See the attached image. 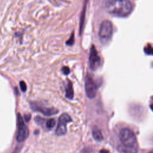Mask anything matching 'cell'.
I'll list each match as a JSON object with an SVG mask.
<instances>
[{
  "instance_id": "5b68a950",
  "label": "cell",
  "mask_w": 153,
  "mask_h": 153,
  "mask_svg": "<svg viewBox=\"0 0 153 153\" xmlns=\"http://www.w3.org/2000/svg\"><path fill=\"white\" fill-rule=\"evenodd\" d=\"M30 108L33 111L41 112L42 114L45 116L54 115L59 112V111L55 108L47 107L41 103L37 102L30 103Z\"/></svg>"
},
{
  "instance_id": "7402d4cb",
  "label": "cell",
  "mask_w": 153,
  "mask_h": 153,
  "mask_svg": "<svg viewBox=\"0 0 153 153\" xmlns=\"http://www.w3.org/2000/svg\"><path fill=\"white\" fill-rule=\"evenodd\" d=\"M85 2H87V1H88V0H85Z\"/></svg>"
},
{
  "instance_id": "277c9868",
  "label": "cell",
  "mask_w": 153,
  "mask_h": 153,
  "mask_svg": "<svg viewBox=\"0 0 153 153\" xmlns=\"http://www.w3.org/2000/svg\"><path fill=\"white\" fill-rule=\"evenodd\" d=\"M29 129L25 124L24 120L20 113L17 114V133L16 140L20 143L24 142L29 136Z\"/></svg>"
},
{
  "instance_id": "d6986e66",
  "label": "cell",
  "mask_w": 153,
  "mask_h": 153,
  "mask_svg": "<svg viewBox=\"0 0 153 153\" xmlns=\"http://www.w3.org/2000/svg\"><path fill=\"white\" fill-rule=\"evenodd\" d=\"M20 148H21V147H16V149H15V150H14V151H13V152H12V153H18V152H19Z\"/></svg>"
},
{
  "instance_id": "e0dca14e",
  "label": "cell",
  "mask_w": 153,
  "mask_h": 153,
  "mask_svg": "<svg viewBox=\"0 0 153 153\" xmlns=\"http://www.w3.org/2000/svg\"><path fill=\"white\" fill-rule=\"evenodd\" d=\"M62 71L65 75H68L70 73V69L68 66H63L62 68Z\"/></svg>"
},
{
  "instance_id": "ffe728a7",
  "label": "cell",
  "mask_w": 153,
  "mask_h": 153,
  "mask_svg": "<svg viewBox=\"0 0 153 153\" xmlns=\"http://www.w3.org/2000/svg\"><path fill=\"white\" fill-rule=\"evenodd\" d=\"M150 108H151V110L153 111V103H152V104H151V105H150Z\"/></svg>"
},
{
  "instance_id": "9c48e42d",
  "label": "cell",
  "mask_w": 153,
  "mask_h": 153,
  "mask_svg": "<svg viewBox=\"0 0 153 153\" xmlns=\"http://www.w3.org/2000/svg\"><path fill=\"white\" fill-rule=\"evenodd\" d=\"M74 92L72 83L71 81H68L67 85L65 87V96L69 99H72L74 97Z\"/></svg>"
},
{
  "instance_id": "7a4b0ae2",
  "label": "cell",
  "mask_w": 153,
  "mask_h": 153,
  "mask_svg": "<svg viewBox=\"0 0 153 153\" xmlns=\"http://www.w3.org/2000/svg\"><path fill=\"white\" fill-rule=\"evenodd\" d=\"M105 8L112 15L125 17L131 13L133 5L129 0H107L105 2Z\"/></svg>"
},
{
  "instance_id": "52a82bcc",
  "label": "cell",
  "mask_w": 153,
  "mask_h": 153,
  "mask_svg": "<svg viewBox=\"0 0 153 153\" xmlns=\"http://www.w3.org/2000/svg\"><path fill=\"white\" fill-rule=\"evenodd\" d=\"M85 91L87 96L90 99L94 98L97 93V86L93 79L87 75L85 80Z\"/></svg>"
},
{
  "instance_id": "ba28073f",
  "label": "cell",
  "mask_w": 153,
  "mask_h": 153,
  "mask_svg": "<svg viewBox=\"0 0 153 153\" xmlns=\"http://www.w3.org/2000/svg\"><path fill=\"white\" fill-rule=\"evenodd\" d=\"M88 62L89 66L91 70H96L100 65V59L94 45H93L90 48Z\"/></svg>"
},
{
  "instance_id": "3957f363",
  "label": "cell",
  "mask_w": 153,
  "mask_h": 153,
  "mask_svg": "<svg viewBox=\"0 0 153 153\" xmlns=\"http://www.w3.org/2000/svg\"><path fill=\"white\" fill-rule=\"evenodd\" d=\"M112 24L109 20H106L102 22L99 28V36L102 43L105 44L109 41L112 36Z\"/></svg>"
},
{
  "instance_id": "2e32d148",
  "label": "cell",
  "mask_w": 153,
  "mask_h": 153,
  "mask_svg": "<svg viewBox=\"0 0 153 153\" xmlns=\"http://www.w3.org/2000/svg\"><path fill=\"white\" fill-rule=\"evenodd\" d=\"M20 87L21 90H22L23 92H25V91H26L27 86H26V83H25L23 81H22L20 82Z\"/></svg>"
},
{
  "instance_id": "6da1fadb",
  "label": "cell",
  "mask_w": 153,
  "mask_h": 153,
  "mask_svg": "<svg viewBox=\"0 0 153 153\" xmlns=\"http://www.w3.org/2000/svg\"><path fill=\"white\" fill-rule=\"evenodd\" d=\"M120 143L118 151L120 153H137L138 144L134 133L128 128H123L120 132Z\"/></svg>"
},
{
  "instance_id": "ac0fdd59",
  "label": "cell",
  "mask_w": 153,
  "mask_h": 153,
  "mask_svg": "<svg viewBox=\"0 0 153 153\" xmlns=\"http://www.w3.org/2000/svg\"><path fill=\"white\" fill-rule=\"evenodd\" d=\"M30 118H31V116L30 114H26L24 116V118L26 122H29L30 120Z\"/></svg>"
},
{
  "instance_id": "8992f818",
  "label": "cell",
  "mask_w": 153,
  "mask_h": 153,
  "mask_svg": "<svg viewBox=\"0 0 153 153\" xmlns=\"http://www.w3.org/2000/svg\"><path fill=\"white\" fill-rule=\"evenodd\" d=\"M72 121L71 117L66 113L62 114L58 121L57 126L56 130V133L58 136H62L66 133L67 124Z\"/></svg>"
},
{
  "instance_id": "30bf717a",
  "label": "cell",
  "mask_w": 153,
  "mask_h": 153,
  "mask_svg": "<svg viewBox=\"0 0 153 153\" xmlns=\"http://www.w3.org/2000/svg\"><path fill=\"white\" fill-rule=\"evenodd\" d=\"M92 135L94 139L97 141H101L103 139V135L101 131L97 127H94L92 130Z\"/></svg>"
},
{
  "instance_id": "9a60e30c",
  "label": "cell",
  "mask_w": 153,
  "mask_h": 153,
  "mask_svg": "<svg viewBox=\"0 0 153 153\" xmlns=\"http://www.w3.org/2000/svg\"><path fill=\"white\" fill-rule=\"evenodd\" d=\"M35 122L39 124V125H42V124L44 123V119L39 117V116H37L35 118Z\"/></svg>"
},
{
  "instance_id": "4fadbf2b",
  "label": "cell",
  "mask_w": 153,
  "mask_h": 153,
  "mask_svg": "<svg viewBox=\"0 0 153 153\" xmlns=\"http://www.w3.org/2000/svg\"><path fill=\"white\" fill-rule=\"evenodd\" d=\"M144 51L146 54L153 55V47L148 44L144 48Z\"/></svg>"
},
{
  "instance_id": "5bb4252c",
  "label": "cell",
  "mask_w": 153,
  "mask_h": 153,
  "mask_svg": "<svg viewBox=\"0 0 153 153\" xmlns=\"http://www.w3.org/2000/svg\"><path fill=\"white\" fill-rule=\"evenodd\" d=\"M74 43V32H73L71 33V35L70 36V38L67 40V41L66 42V44L68 45H72Z\"/></svg>"
},
{
  "instance_id": "7c38bea8",
  "label": "cell",
  "mask_w": 153,
  "mask_h": 153,
  "mask_svg": "<svg viewBox=\"0 0 153 153\" xmlns=\"http://www.w3.org/2000/svg\"><path fill=\"white\" fill-rule=\"evenodd\" d=\"M56 124V121L53 118H51L48 120L46 121V124L45 126L48 129H51L52 128H53L54 127Z\"/></svg>"
},
{
  "instance_id": "8fae6325",
  "label": "cell",
  "mask_w": 153,
  "mask_h": 153,
  "mask_svg": "<svg viewBox=\"0 0 153 153\" xmlns=\"http://www.w3.org/2000/svg\"><path fill=\"white\" fill-rule=\"evenodd\" d=\"M85 8H86L85 5H84L80 16V20H79V34L80 35H81V32L83 29V26H84V23L85 20Z\"/></svg>"
},
{
  "instance_id": "44dd1931",
  "label": "cell",
  "mask_w": 153,
  "mask_h": 153,
  "mask_svg": "<svg viewBox=\"0 0 153 153\" xmlns=\"http://www.w3.org/2000/svg\"><path fill=\"white\" fill-rule=\"evenodd\" d=\"M148 153H153V151H151V152H148Z\"/></svg>"
}]
</instances>
